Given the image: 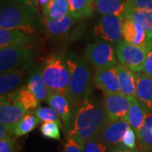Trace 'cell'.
Listing matches in <instances>:
<instances>
[{
	"mask_svg": "<svg viewBox=\"0 0 152 152\" xmlns=\"http://www.w3.org/2000/svg\"><path fill=\"white\" fill-rule=\"evenodd\" d=\"M107 122L103 102L91 96L76 109L73 128L67 134L74 136L84 146L86 140L98 137Z\"/></svg>",
	"mask_w": 152,
	"mask_h": 152,
	"instance_id": "obj_1",
	"label": "cell"
},
{
	"mask_svg": "<svg viewBox=\"0 0 152 152\" xmlns=\"http://www.w3.org/2000/svg\"><path fill=\"white\" fill-rule=\"evenodd\" d=\"M66 63L70 73L69 91L67 97L75 108L91 96L94 89V75L90 63L86 58L75 52H70L65 56Z\"/></svg>",
	"mask_w": 152,
	"mask_h": 152,
	"instance_id": "obj_2",
	"label": "cell"
},
{
	"mask_svg": "<svg viewBox=\"0 0 152 152\" xmlns=\"http://www.w3.org/2000/svg\"><path fill=\"white\" fill-rule=\"evenodd\" d=\"M38 14L35 6L20 1L2 4L0 10V28L20 30L26 34L33 33L38 26Z\"/></svg>",
	"mask_w": 152,
	"mask_h": 152,
	"instance_id": "obj_3",
	"label": "cell"
},
{
	"mask_svg": "<svg viewBox=\"0 0 152 152\" xmlns=\"http://www.w3.org/2000/svg\"><path fill=\"white\" fill-rule=\"evenodd\" d=\"M42 75L50 94H62L67 96L70 73L65 56L61 53L49 55L42 65Z\"/></svg>",
	"mask_w": 152,
	"mask_h": 152,
	"instance_id": "obj_4",
	"label": "cell"
},
{
	"mask_svg": "<svg viewBox=\"0 0 152 152\" xmlns=\"http://www.w3.org/2000/svg\"><path fill=\"white\" fill-rule=\"evenodd\" d=\"M86 58L96 69L116 67L117 55L113 46L103 40H98L87 45L85 50Z\"/></svg>",
	"mask_w": 152,
	"mask_h": 152,
	"instance_id": "obj_5",
	"label": "cell"
},
{
	"mask_svg": "<svg viewBox=\"0 0 152 152\" xmlns=\"http://www.w3.org/2000/svg\"><path fill=\"white\" fill-rule=\"evenodd\" d=\"M151 47L136 46L120 41L116 46V55L120 64L133 72H141L144 69L147 53Z\"/></svg>",
	"mask_w": 152,
	"mask_h": 152,
	"instance_id": "obj_6",
	"label": "cell"
},
{
	"mask_svg": "<svg viewBox=\"0 0 152 152\" xmlns=\"http://www.w3.org/2000/svg\"><path fill=\"white\" fill-rule=\"evenodd\" d=\"M34 52L27 47H5L0 49V72L4 73L29 65Z\"/></svg>",
	"mask_w": 152,
	"mask_h": 152,
	"instance_id": "obj_7",
	"label": "cell"
},
{
	"mask_svg": "<svg viewBox=\"0 0 152 152\" xmlns=\"http://www.w3.org/2000/svg\"><path fill=\"white\" fill-rule=\"evenodd\" d=\"M121 17L116 15H102L94 27V34L109 43L118 44L123 40Z\"/></svg>",
	"mask_w": 152,
	"mask_h": 152,
	"instance_id": "obj_8",
	"label": "cell"
},
{
	"mask_svg": "<svg viewBox=\"0 0 152 152\" xmlns=\"http://www.w3.org/2000/svg\"><path fill=\"white\" fill-rule=\"evenodd\" d=\"M102 102L108 121L113 122L126 118L132 100L121 93H104Z\"/></svg>",
	"mask_w": 152,
	"mask_h": 152,
	"instance_id": "obj_9",
	"label": "cell"
},
{
	"mask_svg": "<svg viewBox=\"0 0 152 152\" xmlns=\"http://www.w3.org/2000/svg\"><path fill=\"white\" fill-rule=\"evenodd\" d=\"M27 113V110L15 102L10 95L1 97L0 123L5 125L13 134L15 126Z\"/></svg>",
	"mask_w": 152,
	"mask_h": 152,
	"instance_id": "obj_10",
	"label": "cell"
},
{
	"mask_svg": "<svg viewBox=\"0 0 152 152\" xmlns=\"http://www.w3.org/2000/svg\"><path fill=\"white\" fill-rule=\"evenodd\" d=\"M46 102L59 115L64 124V131L68 134L73 128L76 108L73 107L69 99L62 94H50Z\"/></svg>",
	"mask_w": 152,
	"mask_h": 152,
	"instance_id": "obj_11",
	"label": "cell"
},
{
	"mask_svg": "<svg viewBox=\"0 0 152 152\" xmlns=\"http://www.w3.org/2000/svg\"><path fill=\"white\" fill-rule=\"evenodd\" d=\"M130 125L126 119H120L110 122L104 126L98 138L109 149L118 147L121 144L125 132Z\"/></svg>",
	"mask_w": 152,
	"mask_h": 152,
	"instance_id": "obj_12",
	"label": "cell"
},
{
	"mask_svg": "<svg viewBox=\"0 0 152 152\" xmlns=\"http://www.w3.org/2000/svg\"><path fill=\"white\" fill-rule=\"evenodd\" d=\"M122 34L123 40L128 43L136 46H152L148 37L146 30L140 23L134 20L127 18L123 19Z\"/></svg>",
	"mask_w": 152,
	"mask_h": 152,
	"instance_id": "obj_13",
	"label": "cell"
},
{
	"mask_svg": "<svg viewBox=\"0 0 152 152\" xmlns=\"http://www.w3.org/2000/svg\"><path fill=\"white\" fill-rule=\"evenodd\" d=\"M94 84L103 93H120L117 66L96 69L94 73Z\"/></svg>",
	"mask_w": 152,
	"mask_h": 152,
	"instance_id": "obj_14",
	"label": "cell"
},
{
	"mask_svg": "<svg viewBox=\"0 0 152 152\" xmlns=\"http://www.w3.org/2000/svg\"><path fill=\"white\" fill-rule=\"evenodd\" d=\"M28 65L22 66L12 70L2 73L0 75V94L1 97L15 91L20 88L23 80V76L27 69Z\"/></svg>",
	"mask_w": 152,
	"mask_h": 152,
	"instance_id": "obj_15",
	"label": "cell"
},
{
	"mask_svg": "<svg viewBox=\"0 0 152 152\" xmlns=\"http://www.w3.org/2000/svg\"><path fill=\"white\" fill-rule=\"evenodd\" d=\"M137 99L150 113L152 112V78L143 72H134Z\"/></svg>",
	"mask_w": 152,
	"mask_h": 152,
	"instance_id": "obj_16",
	"label": "cell"
},
{
	"mask_svg": "<svg viewBox=\"0 0 152 152\" xmlns=\"http://www.w3.org/2000/svg\"><path fill=\"white\" fill-rule=\"evenodd\" d=\"M120 93L130 100L137 99L135 74L122 64L117 65Z\"/></svg>",
	"mask_w": 152,
	"mask_h": 152,
	"instance_id": "obj_17",
	"label": "cell"
},
{
	"mask_svg": "<svg viewBox=\"0 0 152 152\" xmlns=\"http://www.w3.org/2000/svg\"><path fill=\"white\" fill-rule=\"evenodd\" d=\"M95 10L102 15H116L124 18L128 9V0H93Z\"/></svg>",
	"mask_w": 152,
	"mask_h": 152,
	"instance_id": "obj_18",
	"label": "cell"
},
{
	"mask_svg": "<svg viewBox=\"0 0 152 152\" xmlns=\"http://www.w3.org/2000/svg\"><path fill=\"white\" fill-rule=\"evenodd\" d=\"M31 42L28 34L20 30L0 28V47H26Z\"/></svg>",
	"mask_w": 152,
	"mask_h": 152,
	"instance_id": "obj_19",
	"label": "cell"
},
{
	"mask_svg": "<svg viewBox=\"0 0 152 152\" xmlns=\"http://www.w3.org/2000/svg\"><path fill=\"white\" fill-rule=\"evenodd\" d=\"M75 23V19H74L70 15H69L62 19L58 20L46 19L45 26L47 31L52 37L60 38L64 37L69 32Z\"/></svg>",
	"mask_w": 152,
	"mask_h": 152,
	"instance_id": "obj_20",
	"label": "cell"
},
{
	"mask_svg": "<svg viewBox=\"0 0 152 152\" xmlns=\"http://www.w3.org/2000/svg\"><path fill=\"white\" fill-rule=\"evenodd\" d=\"M148 113L149 112L147 111V109L138 101V99L132 100L130 108L125 119L129 122V125L134 129L137 135V139L140 136L141 128L143 127Z\"/></svg>",
	"mask_w": 152,
	"mask_h": 152,
	"instance_id": "obj_21",
	"label": "cell"
},
{
	"mask_svg": "<svg viewBox=\"0 0 152 152\" xmlns=\"http://www.w3.org/2000/svg\"><path fill=\"white\" fill-rule=\"evenodd\" d=\"M28 89L37 96L40 102L47 101L50 93L42 75V66L32 71L27 81Z\"/></svg>",
	"mask_w": 152,
	"mask_h": 152,
	"instance_id": "obj_22",
	"label": "cell"
},
{
	"mask_svg": "<svg viewBox=\"0 0 152 152\" xmlns=\"http://www.w3.org/2000/svg\"><path fill=\"white\" fill-rule=\"evenodd\" d=\"M15 102L20 103L28 112L34 111L40 107V101L29 89L27 86H20L15 91L9 94Z\"/></svg>",
	"mask_w": 152,
	"mask_h": 152,
	"instance_id": "obj_23",
	"label": "cell"
},
{
	"mask_svg": "<svg viewBox=\"0 0 152 152\" xmlns=\"http://www.w3.org/2000/svg\"><path fill=\"white\" fill-rule=\"evenodd\" d=\"M70 15L75 20H85L94 15L93 0H68Z\"/></svg>",
	"mask_w": 152,
	"mask_h": 152,
	"instance_id": "obj_24",
	"label": "cell"
},
{
	"mask_svg": "<svg viewBox=\"0 0 152 152\" xmlns=\"http://www.w3.org/2000/svg\"><path fill=\"white\" fill-rule=\"evenodd\" d=\"M42 11L45 19L58 20L70 15L68 0H51Z\"/></svg>",
	"mask_w": 152,
	"mask_h": 152,
	"instance_id": "obj_25",
	"label": "cell"
},
{
	"mask_svg": "<svg viewBox=\"0 0 152 152\" xmlns=\"http://www.w3.org/2000/svg\"><path fill=\"white\" fill-rule=\"evenodd\" d=\"M134 20L138 23H140L143 27L146 30L148 33V37L150 42L152 43V13L147 11L134 10L128 7L127 10L125 12L124 18Z\"/></svg>",
	"mask_w": 152,
	"mask_h": 152,
	"instance_id": "obj_26",
	"label": "cell"
},
{
	"mask_svg": "<svg viewBox=\"0 0 152 152\" xmlns=\"http://www.w3.org/2000/svg\"><path fill=\"white\" fill-rule=\"evenodd\" d=\"M137 140L139 150L141 152L152 150V112L147 114Z\"/></svg>",
	"mask_w": 152,
	"mask_h": 152,
	"instance_id": "obj_27",
	"label": "cell"
},
{
	"mask_svg": "<svg viewBox=\"0 0 152 152\" xmlns=\"http://www.w3.org/2000/svg\"><path fill=\"white\" fill-rule=\"evenodd\" d=\"M41 121L31 113H27L20 120L14 128V136L21 137L26 135L35 129Z\"/></svg>",
	"mask_w": 152,
	"mask_h": 152,
	"instance_id": "obj_28",
	"label": "cell"
},
{
	"mask_svg": "<svg viewBox=\"0 0 152 152\" xmlns=\"http://www.w3.org/2000/svg\"><path fill=\"white\" fill-rule=\"evenodd\" d=\"M32 113L41 122H53L58 124L62 129L64 130V126L60 120L59 115L55 112L52 107H38L37 108L35 109Z\"/></svg>",
	"mask_w": 152,
	"mask_h": 152,
	"instance_id": "obj_29",
	"label": "cell"
},
{
	"mask_svg": "<svg viewBox=\"0 0 152 152\" xmlns=\"http://www.w3.org/2000/svg\"><path fill=\"white\" fill-rule=\"evenodd\" d=\"M60 128L58 124L53 122H44L40 127L41 134L43 137L50 140H60Z\"/></svg>",
	"mask_w": 152,
	"mask_h": 152,
	"instance_id": "obj_30",
	"label": "cell"
},
{
	"mask_svg": "<svg viewBox=\"0 0 152 152\" xmlns=\"http://www.w3.org/2000/svg\"><path fill=\"white\" fill-rule=\"evenodd\" d=\"M84 152H110V149L98 137L90 139L84 143Z\"/></svg>",
	"mask_w": 152,
	"mask_h": 152,
	"instance_id": "obj_31",
	"label": "cell"
},
{
	"mask_svg": "<svg viewBox=\"0 0 152 152\" xmlns=\"http://www.w3.org/2000/svg\"><path fill=\"white\" fill-rule=\"evenodd\" d=\"M136 139H137V135H136L135 132L134 130V129L129 126L125 132L124 135L122 139L121 144L118 146L124 148V149L134 150L136 147Z\"/></svg>",
	"mask_w": 152,
	"mask_h": 152,
	"instance_id": "obj_32",
	"label": "cell"
},
{
	"mask_svg": "<svg viewBox=\"0 0 152 152\" xmlns=\"http://www.w3.org/2000/svg\"><path fill=\"white\" fill-rule=\"evenodd\" d=\"M64 152H84L83 145L77 139L70 134H67Z\"/></svg>",
	"mask_w": 152,
	"mask_h": 152,
	"instance_id": "obj_33",
	"label": "cell"
},
{
	"mask_svg": "<svg viewBox=\"0 0 152 152\" xmlns=\"http://www.w3.org/2000/svg\"><path fill=\"white\" fill-rule=\"evenodd\" d=\"M128 6L131 9L152 13V0H128Z\"/></svg>",
	"mask_w": 152,
	"mask_h": 152,
	"instance_id": "obj_34",
	"label": "cell"
},
{
	"mask_svg": "<svg viewBox=\"0 0 152 152\" xmlns=\"http://www.w3.org/2000/svg\"><path fill=\"white\" fill-rule=\"evenodd\" d=\"M0 152H16V142L13 138L0 140Z\"/></svg>",
	"mask_w": 152,
	"mask_h": 152,
	"instance_id": "obj_35",
	"label": "cell"
},
{
	"mask_svg": "<svg viewBox=\"0 0 152 152\" xmlns=\"http://www.w3.org/2000/svg\"><path fill=\"white\" fill-rule=\"evenodd\" d=\"M143 73L152 78V46L150 48L147 53L146 58L145 61L144 69H143Z\"/></svg>",
	"mask_w": 152,
	"mask_h": 152,
	"instance_id": "obj_36",
	"label": "cell"
},
{
	"mask_svg": "<svg viewBox=\"0 0 152 152\" xmlns=\"http://www.w3.org/2000/svg\"><path fill=\"white\" fill-rule=\"evenodd\" d=\"M14 134L11 132L5 125L0 123V140L6 139V138H12Z\"/></svg>",
	"mask_w": 152,
	"mask_h": 152,
	"instance_id": "obj_37",
	"label": "cell"
},
{
	"mask_svg": "<svg viewBox=\"0 0 152 152\" xmlns=\"http://www.w3.org/2000/svg\"><path fill=\"white\" fill-rule=\"evenodd\" d=\"M110 152H141L139 149H134V150H129V149H124L122 147L118 146L114 147L110 150Z\"/></svg>",
	"mask_w": 152,
	"mask_h": 152,
	"instance_id": "obj_38",
	"label": "cell"
},
{
	"mask_svg": "<svg viewBox=\"0 0 152 152\" xmlns=\"http://www.w3.org/2000/svg\"><path fill=\"white\" fill-rule=\"evenodd\" d=\"M34 1H35V4L38 7H40V8H42L43 10L44 8L47 6V4L51 0H34Z\"/></svg>",
	"mask_w": 152,
	"mask_h": 152,
	"instance_id": "obj_39",
	"label": "cell"
},
{
	"mask_svg": "<svg viewBox=\"0 0 152 152\" xmlns=\"http://www.w3.org/2000/svg\"><path fill=\"white\" fill-rule=\"evenodd\" d=\"M15 1H20V2H22V3L29 4V5L35 6V1L34 0H15Z\"/></svg>",
	"mask_w": 152,
	"mask_h": 152,
	"instance_id": "obj_40",
	"label": "cell"
},
{
	"mask_svg": "<svg viewBox=\"0 0 152 152\" xmlns=\"http://www.w3.org/2000/svg\"><path fill=\"white\" fill-rule=\"evenodd\" d=\"M146 152H152V150H151V151H146Z\"/></svg>",
	"mask_w": 152,
	"mask_h": 152,
	"instance_id": "obj_41",
	"label": "cell"
}]
</instances>
